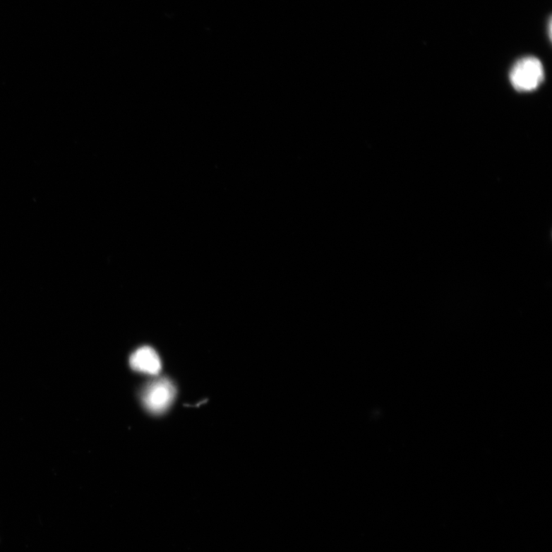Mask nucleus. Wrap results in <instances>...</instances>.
Masks as SVG:
<instances>
[{"instance_id":"obj_1","label":"nucleus","mask_w":552,"mask_h":552,"mask_svg":"<svg viewBox=\"0 0 552 552\" xmlns=\"http://www.w3.org/2000/svg\"><path fill=\"white\" fill-rule=\"evenodd\" d=\"M510 81L519 92L535 90L545 78L544 68L539 59L533 56L524 57L516 61L510 71Z\"/></svg>"},{"instance_id":"obj_3","label":"nucleus","mask_w":552,"mask_h":552,"mask_svg":"<svg viewBox=\"0 0 552 552\" xmlns=\"http://www.w3.org/2000/svg\"><path fill=\"white\" fill-rule=\"evenodd\" d=\"M129 362L133 370L148 375H158L162 370V362L159 355L155 350L148 346L142 347L133 352Z\"/></svg>"},{"instance_id":"obj_2","label":"nucleus","mask_w":552,"mask_h":552,"mask_svg":"<svg viewBox=\"0 0 552 552\" xmlns=\"http://www.w3.org/2000/svg\"><path fill=\"white\" fill-rule=\"evenodd\" d=\"M176 394L173 383L159 378L148 383L141 391V400L148 412L160 414L171 407Z\"/></svg>"}]
</instances>
